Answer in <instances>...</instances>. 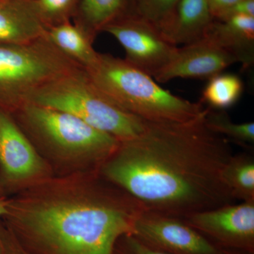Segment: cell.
Here are the masks:
<instances>
[{
    "label": "cell",
    "mask_w": 254,
    "mask_h": 254,
    "mask_svg": "<svg viewBox=\"0 0 254 254\" xmlns=\"http://www.w3.org/2000/svg\"><path fill=\"white\" fill-rule=\"evenodd\" d=\"M81 0H29L33 14L46 29L69 22Z\"/></svg>",
    "instance_id": "ffe728a7"
},
{
    "label": "cell",
    "mask_w": 254,
    "mask_h": 254,
    "mask_svg": "<svg viewBox=\"0 0 254 254\" xmlns=\"http://www.w3.org/2000/svg\"><path fill=\"white\" fill-rule=\"evenodd\" d=\"M247 253H250V252H244V253H242V252H229V251L222 250L220 254H247Z\"/></svg>",
    "instance_id": "4316f807"
},
{
    "label": "cell",
    "mask_w": 254,
    "mask_h": 254,
    "mask_svg": "<svg viewBox=\"0 0 254 254\" xmlns=\"http://www.w3.org/2000/svg\"><path fill=\"white\" fill-rule=\"evenodd\" d=\"M184 220L205 237H210L222 246L253 252L254 201L230 203L197 212Z\"/></svg>",
    "instance_id": "30bf717a"
},
{
    "label": "cell",
    "mask_w": 254,
    "mask_h": 254,
    "mask_svg": "<svg viewBox=\"0 0 254 254\" xmlns=\"http://www.w3.org/2000/svg\"><path fill=\"white\" fill-rule=\"evenodd\" d=\"M0 254H1V252H0Z\"/></svg>",
    "instance_id": "f546056e"
},
{
    "label": "cell",
    "mask_w": 254,
    "mask_h": 254,
    "mask_svg": "<svg viewBox=\"0 0 254 254\" xmlns=\"http://www.w3.org/2000/svg\"><path fill=\"white\" fill-rule=\"evenodd\" d=\"M46 34L62 53L84 69L98 58L99 53L93 48L95 40L71 21L48 28Z\"/></svg>",
    "instance_id": "2e32d148"
},
{
    "label": "cell",
    "mask_w": 254,
    "mask_h": 254,
    "mask_svg": "<svg viewBox=\"0 0 254 254\" xmlns=\"http://www.w3.org/2000/svg\"><path fill=\"white\" fill-rule=\"evenodd\" d=\"M26 0H0V43H21L46 34Z\"/></svg>",
    "instance_id": "5bb4252c"
},
{
    "label": "cell",
    "mask_w": 254,
    "mask_h": 254,
    "mask_svg": "<svg viewBox=\"0 0 254 254\" xmlns=\"http://www.w3.org/2000/svg\"><path fill=\"white\" fill-rule=\"evenodd\" d=\"M8 203H9V197L0 196V219L2 218L6 213Z\"/></svg>",
    "instance_id": "484cf974"
},
{
    "label": "cell",
    "mask_w": 254,
    "mask_h": 254,
    "mask_svg": "<svg viewBox=\"0 0 254 254\" xmlns=\"http://www.w3.org/2000/svg\"><path fill=\"white\" fill-rule=\"evenodd\" d=\"M205 113L185 123L148 122L141 134L120 142L98 173L146 211L184 219L235 203L221 180L232 148L206 127Z\"/></svg>",
    "instance_id": "6da1fadb"
},
{
    "label": "cell",
    "mask_w": 254,
    "mask_h": 254,
    "mask_svg": "<svg viewBox=\"0 0 254 254\" xmlns=\"http://www.w3.org/2000/svg\"><path fill=\"white\" fill-rule=\"evenodd\" d=\"M131 235L152 248L170 254H220L213 245L183 218L143 210Z\"/></svg>",
    "instance_id": "9c48e42d"
},
{
    "label": "cell",
    "mask_w": 254,
    "mask_h": 254,
    "mask_svg": "<svg viewBox=\"0 0 254 254\" xmlns=\"http://www.w3.org/2000/svg\"><path fill=\"white\" fill-rule=\"evenodd\" d=\"M232 15H247L254 16V0H240L227 11L226 14L220 19Z\"/></svg>",
    "instance_id": "d4e9b609"
},
{
    "label": "cell",
    "mask_w": 254,
    "mask_h": 254,
    "mask_svg": "<svg viewBox=\"0 0 254 254\" xmlns=\"http://www.w3.org/2000/svg\"><path fill=\"white\" fill-rule=\"evenodd\" d=\"M221 180L235 200L254 201V158L251 153L232 155L224 165Z\"/></svg>",
    "instance_id": "e0dca14e"
},
{
    "label": "cell",
    "mask_w": 254,
    "mask_h": 254,
    "mask_svg": "<svg viewBox=\"0 0 254 254\" xmlns=\"http://www.w3.org/2000/svg\"><path fill=\"white\" fill-rule=\"evenodd\" d=\"M235 63L237 61L233 55L204 38L178 48L173 61L154 78L158 83L176 78L210 79Z\"/></svg>",
    "instance_id": "8fae6325"
},
{
    "label": "cell",
    "mask_w": 254,
    "mask_h": 254,
    "mask_svg": "<svg viewBox=\"0 0 254 254\" xmlns=\"http://www.w3.org/2000/svg\"><path fill=\"white\" fill-rule=\"evenodd\" d=\"M205 38L233 55L244 69L253 66L254 16L232 15L214 19Z\"/></svg>",
    "instance_id": "4fadbf2b"
},
{
    "label": "cell",
    "mask_w": 254,
    "mask_h": 254,
    "mask_svg": "<svg viewBox=\"0 0 254 254\" xmlns=\"http://www.w3.org/2000/svg\"><path fill=\"white\" fill-rule=\"evenodd\" d=\"M213 20L206 0H180L160 32L173 46H187L203 39Z\"/></svg>",
    "instance_id": "7c38bea8"
},
{
    "label": "cell",
    "mask_w": 254,
    "mask_h": 254,
    "mask_svg": "<svg viewBox=\"0 0 254 254\" xmlns=\"http://www.w3.org/2000/svg\"><path fill=\"white\" fill-rule=\"evenodd\" d=\"M143 210L97 170L54 176L9 197L1 220L30 254H115Z\"/></svg>",
    "instance_id": "7a4b0ae2"
},
{
    "label": "cell",
    "mask_w": 254,
    "mask_h": 254,
    "mask_svg": "<svg viewBox=\"0 0 254 254\" xmlns=\"http://www.w3.org/2000/svg\"><path fill=\"white\" fill-rule=\"evenodd\" d=\"M11 115L55 176L97 171L120 144L62 110L28 103Z\"/></svg>",
    "instance_id": "3957f363"
},
{
    "label": "cell",
    "mask_w": 254,
    "mask_h": 254,
    "mask_svg": "<svg viewBox=\"0 0 254 254\" xmlns=\"http://www.w3.org/2000/svg\"><path fill=\"white\" fill-rule=\"evenodd\" d=\"M103 32L113 36L123 47L127 62L153 78L173 61L178 49L154 25L137 14L112 23Z\"/></svg>",
    "instance_id": "ba28073f"
},
{
    "label": "cell",
    "mask_w": 254,
    "mask_h": 254,
    "mask_svg": "<svg viewBox=\"0 0 254 254\" xmlns=\"http://www.w3.org/2000/svg\"><path fill=\"white\" fill-rule=\"evenodd\" d=\"M180 0H134L137 14L158 28H163Z\"/></svg>",
    "instance_id": "44dd1931"
},
{
    "label": "cell",
    "mask_w": 254,
    "mask_h": 254,
    "mask_svg": "<svg viewBox=\"0 0 254 254\" xmlns=\"http://www.w3.org/2000/svg\"><path fill=\"white\" fill-rule=\"evenodd\" d=\"M81 68L46 33L26 43H0V110L14 113L42 87Z\"/></svg>",
    "instance_id": "8992f818"
},
{
    "label": "cell",
    "mask_w": 254,
    "mask_h": 254,
    "mask_svg": "<svg viewBox=\"0 0 254 254\" xmlns=\"http://www.w3.org/2000/svg\"><path fill=\"white\" fill-rule=\"evenodd\" d=\"M26 1H29V0H26Z\"/></svg>",
    "instance_id": "f1b7e54d"
},
{
    "label": "cell",
    "mask_w": 254,
    "mask_h": 254,
    "mask_svg": "<svg viewBox=\"0 0 254 254\" xmlns=\"http://www.w3.org/2000/svg\"><path fill=\"white\" fill-rule=\"evenodd\" d=\"M85 70L115 105L148 123H185L206 111L201 103L173 94L149 75L113 55L99 53L95 63Z\"/></svg>",
    "instance_id": "277c9868"
},
{
    "label": "cell",
    "mask_w": 254,
    "mask_h": 254,
    "mask_svg": "<svg viewBox=\"0 0 254 254\" xmlns=\"http://www.w3.org/2000/svg\"><path fill=\"white\" fill-rule=\"evenodd\" d=\"M0 196H6V195H4V193H3V190H1V187H0Z\"/></svg>",
    "instance_id": "83f0119b"
},
{
    "label": "cell",
    "mask_w": 254,
    "mask_h": 254,
    "mask_svg": "<svg viewBox=\"0 0 254 254\" xmlns=\"http://www.w3.org/2000/svg\"><path fill=\"white\" fill-rule=\"evenodd\" d=\"M11 113L0 110V187L10 197L54 177Z\"/></svg>",
    "instance_id": "52a82bcc"
},
{
    "label": "cell",
    "mask_w": 254,
    "mask_h": 254,
    "mask_svg": "<svg viewBox=\"0 0 254 254\" xmlns=\"http://www.w3.org/2000/svg\"><path fill=\"white\" fill-rule=\"evenodd\" d=\"M205 125L214 133L225 137L237 144L248 146L254 142V123H235L225 110L207 108Z\"/></svg>",
    "instance_id": "d6986e66"
},
{
    "label": "cell",
    "mask_w": 254,
    "mask_h": 254,
    "mask_svg": "<svg viewBox=\"0 0 254 254\" xmlns=\"http://www.w3.org/2000/svg\"><path fill=\"white\" fill-rule=\"evenodd\" d=\"M214 19H220L240 0H206Z\"/></svg>",
    "instance_id": "cb8c5ba5"
},
{
    "label": "cell",
    "mask_w": 254,
    "mask_h": 254,
    "mask_svg": "<svg viewBox=\"0 0 254 254\" xmlns=\"http://www.w3.org/2000/svg\"><path fill=\"white\" fill-rule=\"evenodd\" d=\"M115 254H170L155 250L143 243L131 234L119 240L115 247Z\"/></svg>",
    "instance_id": "7402d4cb"
},
{
    "label": "cell",
    "mask_w": 254,
    "mask_h": 254,
    "mask_svg": "<svg viewBox=\"0 0 254 254\" xmlns=\"http://www.w3.org/2000/svg\"><path fill=\"white\" fill-rule=\"evenodd\" d=\"M244 83L234 73H219L209 79L202 92L200 103L213 110H225L233 106L243 93Z\"/></svg>",
    "instance_id": "ac0fdd59"
},
{
    "label": "cell",
    "mask_w": 254,
    "mask_h": 254,
    "mask_svg": "<svg viewBox=\"0 0 254 254\" xmlns=\"http://www.w3.org/2000/svg\"><path fill=\"white\" fill-rule=\"evenodd\" d=\"M0 252L1 254H30L16 240L1 218L0 219Z\"/></svg>",
    "instance_id": "603a6c76"
},
{
    "label": "cell",
    "mask_w": 254,
    "mask_h": 254,
    "mask_svg": "<svg viewBox=\"0 0 254 254\" xmlns=\"http://www.w3.org/2000/svg\"><path fill=\"white\" fill-rule=\"evenodd\" d=\"M135 14L134 0H81L71 21L95 40L107 26Z\"/></svg>",
    "instance_id": "9a60e30c"
},
{
    "label": "cell",
    "mask_w": 254,
    "mask_h": 254,
    "mask_svg": "<svg viewBox=\"0 0 254 254\" xmlns=\"http://www.w3.org/2000/svg\"><path fill=\"white\" fill-rule=\"evenodd\" d=\"M28 103L71 114L120 142L136 138L148 123L115 105L95 86L83 68L42 87Z\"/></svg>",
    "instance_id": "5b68a950"
}]
</instances>
